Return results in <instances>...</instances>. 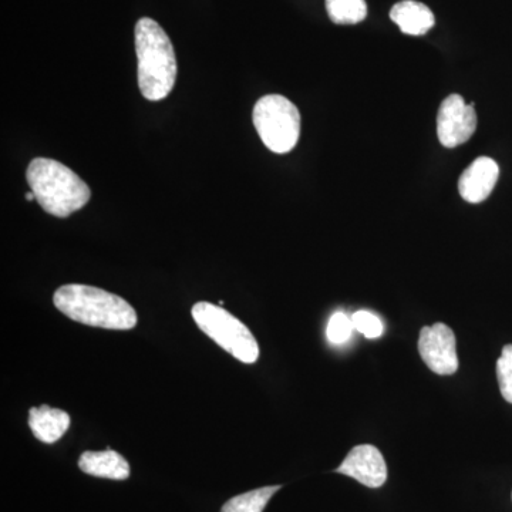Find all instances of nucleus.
I'll return each mask as SVG.
<instances>
[{
  "label": "nucleus",
  "instance_id": "12",
  "mask_svg": "<svg viewBox=\"0 0 512 512\" xmlns=\"http://www.w3.org/2000/svg\"><path fill=\"white\" fill-rule=\"evenodd\" d=\"M390 19L399 26L404 35L423 36L433 28L436 19L433 12L416 0H403L390 10Z\"/></svg>",
  "mask_w": 512,
  "mask_h": 512
},
{
  "label": "nucleus",
  "instance_id": "18",
  "mask_svg": "<svg viewBox=\"0 0 512 512\" xmlns=\"http://www.w3.org/2000/svg\"><path fill=\"white\" fill-rule=\"evenodd\" d=\"M26 200L28 201H36V195L35 192H28V194L25 195Z\"/></svg>",
  "mask_w": 512,
  "mask_h": 512
},
{
  "label": "nucleus",
  "instance_id": "6",
  "mask_svg": "<svg viewBox=\"0 0 512 512\" xmlns=\"http://www.w3.org/2000/svg\"><path fill=\"white\" fill-rule=\"evenodd\" d=\"M477 130V114L460 94H451L441 103L437 116V136L446 148L467 143Z\"/></svg>",
  "mask_w": 512,
  "mask_h": 512
},
{
  "label": "nucleus",
  "instance_id": "4",
  "mask_svg": "<svg viewBox=\"0 0 512 512\" xmlns=\"http://www.w3.org/2000/svg\"><path fill=\"white\" fill-rule=\"evenodd\" d=\"M191 313L198 328L239 362L252 365L259 359L255 336L227 309L210 302H198L192 306Z\"/></svg>",
  "mask_w": 512,
  "mask_h": 512
},
{
  "label": "nucleus",
  "instance_id": "13",
  "mask_svg": "<svg viewBox=\"0 0 512 512\" xmlns=\"http://www.w3.org/2000/svg\"><path fill=\"white\" fill-rule=\"evenodd\" d=\"M281 488V485H274V487H262L258 490L249 491V493L237 495V497L231 498L224 504L221 512H262L268 505L269 500Z\"/></svg>",
  "mask_w": 512,
  "mask_h": 512
},
{
  "label": "nucleus",
  "instance_id": "14",
  "mask_svg": "<svg viewBox=\"0 0 512 512\" xmlns=\"http://www.w3.org/2000/svg\"><path fill=\"white\" fill-rule=\"evenodd\" d=\"M326 10L336 25H356L367 16L365 0H326Z\"/></svg>",
  "mask_w": 512,
  "mask_h": 512
},
{
  "label": "nucleus",
  "instance_id": "3",
  "mask_svg": "<svg viewBox=\"0 0 512 512\" xmlns=\"http://www.w3.org/2000/svg\"><path fill=\"white\" fill-rule=\"evenodd\" d=\"M26 178L40 207L53 217H70L86 207L92 197L89 185L79 175L52 158H35Z\"/></svg>",
  "mask_w": 512,
  "mask_h": 512
},
{
  "label": "nucleus",
  "instance_id": "9",
  "mask_svg": "<svg viewBox=\"0 0 512 512\" xmlns=\"http://www.w3.org/2000/svg\"><path fill=\"white\" fill-rule=\"evenodd\" d=\"M498 177H500V167L493 158L478 157L461 174L458 191L470 204H480L490 197Z\"/></svg>",
  "mask_w": 512,
  "mask_h": 512
},
{
  "label": "nucleus",
  "instance_id": "8",
  "mask_svg": "<svg viewBox=\"0 0 512 512\" xmlns=\"http://www.w3.org/2000/svg\"><path fill=\"white\" fill-rule=\"evenodd\" d=\"M336 473L355 478L369 488L382 487L387 480V466L379 448L362 444L356 446L340 464Z\"/></svg>",
  "mask_w": 512,
  "mask_h": 512
},
{
  "label": "nucleus",
  "instance_id": "10",
  "mask_svg": "<svg viewBox=\"0 0 512 512\" xmlns=\"http://www.w3.org/2000/svg\"><path fill=\"white\" fill-rule=\"evenodd\" d=\"M79 468L89 476L109 480L120 481L130 477V464L111 448L104 451H86L79 458Z\"/></svg>",
  "mask_w": 512,
  "mask_h": 512
},
{
  "label": "nucleus",
  "instance_id": "7",
  "mask_svg": "<svg viewBox=\"0 0 512 512\" xmlns=\"http://www.w3.org/2000/svg\"><path fill=\"white\" fill-rule=\"evenodd\" d=\"M419 352L436 375L451 376L458 370L456 336L444 323H434L420 330Z\"/></svg>",
  "mask_w": 512,
  "mask_h": 512
},
{
  "label": "nucleus",
  "instance_id": "1",
  "mask_svg": "<svg viewBox=\"0 0 512 512\" xmlns=\"http://www.w3.org/2000/svg\"><path fill=\"white\" fill-rule=\"evenodd\" d=\"M53 302L63 315L83 325L113 330L137 325V313L126 299L94 286L63 285L55 292Z\"/></svg>",
  "mask_w": 512,
  "mask_h": 512
},
{
  "label": "nucleus",
  "instance_id": "2",
  "mask_svg": "<svg viewBox=\"0 0 512 512\" xmlns=\"http://www.w3.org/2000/svg\"><path fill=\"white\" fill-rule=\"evenodd\" d=\"M138 87L150 101L165 99L177 80V57L173 43L156 20L143 18L136 25Z\"/></svg>",
  "mask_w": 512,
  "mask_h": 512
},
{
  "label": "nucleus",
  "instance_id": "17",
  "mask_svg": "<svg viewBox=\"0 0 512 512\" xmlns=\"http://www.w3.org/2000/svg\"><path fill=\"white\" fill-rule=\"evenodd\" d=\"M352 323L355 326V330L362 333L367 339H377L383 335L382 320L377 318L375 313L367 311L353 313Z\"/></svg>",
  "mask_w": 512,
  "mask_h": 512
},
{
  "label": "nucleus",
  "instance_id": "15",
  "mask_svg": "<svg viewBox=\"0 0 512 512\" xmlns=\"http://www.w3.org/2000/svg\"><path fill=\"white\" fill-rule=\"evenodd\" d=\"M497 379L505 402L512 404V345H505L497 360Z\"/></svg>",
  "mask_w": 512,
  "mask_h": 512
},
{
  "label": "nucleus",
  "instance_id": "5",
  "mask_svg": "<svg viewBox=\"0 0 512 512\" xmlns=\"http://www.w3.org/2000/svg\"><path fill=\"white\" fill-rule=\"evenodd\" d=\"M254 126L262 143L276 154H286L301 136V113L281 94H269L256 101Z\"/></svg>",
  "mask_w": 512,
  "mask_h": 512
},
{
  "label": "nucleus",
  "instance_id": "16",
  "mask_svg": "<svg viewBox=\"0 0 512 512\" xmlns=\"http://www.w3.org/2000/svg\"><path fill=\"white\" fill-rule=\"evenodd\" d=\"M353 330H355V326H353L352 318L343 312H338L330 318L326 336L333 345H342V343L348 342Z\"/></svg>",
  "mask_w": 512,
  "mask_h": 512
},
{
  "label": "nucleus",
  "instance_id": "11",
  "mask_svg": "<svg viewBox=\"0 0 512 512\" xmlns=\"http://www.w3.org/2000/svg\"><path fill=\"white\" fill-rule=\"evenodd\" d=\"M29 427L37 440L53 444L62 439L64 433L69 430L70 416L63 410L53 409V407L43 404V406L30 409Z\"/></svg>",
  "mask_w": 512,
  "mask_h": 512
}]
</instances>
